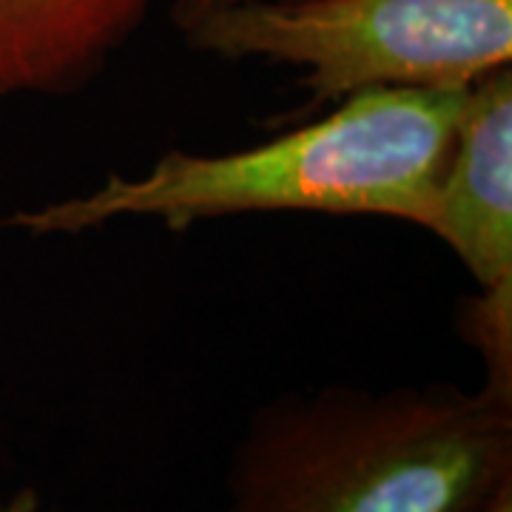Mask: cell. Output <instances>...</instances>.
<instances>
[{"label": "cell", "instance_id": "cell-1", "mask_svg": "<svg viewBox=\"0 0 512 512\" xmlns=\"http://www.w3.org/2000/svg\"><path fill=\"white\" fill-rule=\"evenodd\" d=\"M470 89H367L262 146L228 154L168 151L143 174L20 208L0 231L74 237L117 220L171 231L234 214L305 211L387 217L427 228L441 168Z\"/></svg>", "mask_w": 512, "mask_h": 512}, {"label": "cell", "instance_id": "cell-2", "mask_svg": "<svg viewBox=\"0 0 512 512\" xmlns=\"http://www.w3.org/2000/svg\"><path fill=\"white\" fill-rule=\"evenodd\" d=\"M512 481V402L484 384H330L259 407L222 512H473Z\"/></svg>", "mask_w": 512, "mask_h": 512}, {"label": "cell", "instance_id": "cell-3", "mask_svg": "<svg viewBox=\"0 0 512 512\" xmlns=\"http://www.w3.org/2000/svg\"><path fill=\"white\" fill-rule=\"evenodd\" d=\"M183 35L208 55L296 66L325 106L367 89H470L512 63V0H251Z\"/></svg>", "mask_w": 512, "mask_h": 512}, {"label": "cell", "instance_id": "cell-4", "mask_svg": "<svg viewBox=\"0 0 512 512\" xmlns=\"http://www.w3.org/2000/svg\"><path fill=\"white\" fill-rule=\"evenodd\" d=\"M478 288L512 285V69L470 86L427 228Z\"/></svg>", "mask_w": 512, "mask_h": 512}, {"label": "cell", "instance_id": "cell-5", "mask_svg": "<svg viewBox=\"0 0 512 512\" xmlns=\"http://www.w3.org/2000/svg\"><path fill=\"white\" fill-rule=\"evenodd\" d=\"M157 0H0V97L86 86Z\"/></svg>", "mask_w": 512, "mask_h": 512}, {"label": "cell", "instance_id": "cell-6", "mask_svg": "<svg viewBox=\"0 0 512 512\" xmlns=\"http://www.w3.org/2000/svg\"><path fill=\"white\" fill-rule=\"evenodd\" d=\"M461 336L487 367L484 387L512 402V285L478 288L461 311Z\"/></svg>", "mask_w": 512, "mask_h": 512}, {"label": "cell", "instance_id": "cell-7", "mask_svg": "<svg viewBox=\"0 0 512 512\" xmlns=\"http://www.w3.org/2000/svg\"><path fill=\"white\" fill-rule=\"evenodd\" d=\"M237 3H251V0H171V18L183 32L188 23H194L202 15L214 9H225V6H237Z\"/></svg>", "mask_w": 512, "mask_h": 512}, {"label": "cell", "instance_id": "cell-8", "mask_svg": "<svg viewBox=\"0 0 512 512\" xmlns=\"http://www.w3.org/2000/svg\"><path fill=\"white\" fill-rule=\"evenodd\" d=\"M0 512H46L35 490L23 487L12 495H0Z\"/></svg>", "mask_w": 512, "mask_h": 512}, {"label": "cell", "instance_id": "cell-9", "mask_svg": "<svg viewBox=\"0 0 512 512\" xmlns=\"http://www.w3.org/2000/svg\"><path fill=\"white\" fill-rule=\"evenodd\" d=\"M473 512H512V481L501 484L493 495H487Z\"/></svg>", "mask_w": 512, "mask_h": 512}]
</instances>
